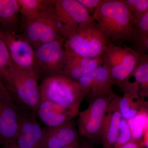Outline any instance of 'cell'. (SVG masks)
<instances>
[{
	"label": "cell",
	"instance_id": "9c48e42d",
	"mask_svg": "<svg viewBox=\"0 0 148 148\" xmlns=\"http://www.w3.org/2000/svg\"><path fill=\"white\" fill-rule=\"evenodd\" d=\"M65 40L61 37L34 48L36 67L48 74V76L62 75L67 57L64 47Z\"/></svg>",
	"mask_w": 148,
	"mask_h": 148
},
{
	"label": "cell",
	"instance_id": "4fadbf2b",
	"mask_svg": "<svg viewBox=\"0 0 148 148\" xmlns=\"http://www.w3.org/2000/svg\"><path fill=\"white\" fill-rule=\"evenodd\" d=\"M39 148H63L79 141L72 119L54 127H42Z\"/></svg>",
	"mask_w": 148,
	"mask_h": 148
},
{
	"label": "cell",
	"instance_id": "3957f363",
	"mask_svg": "<svg viewBox=\"0 0 148 148\" xmlns=\"http://www.w3.org/2000/svg\"><path fill=\"white\" fill-rule=\"evenodd\" d=\"M38 72L35 69L15 66L4 83L16 105L35 115L40 100Z\"/></svg>",
	"mask_w": 148,
	"mask_h": 148
},
{
	"label": "cell",
	"instance_id": "ba28073f",
	"mask_svg": "<svg viewBox=\"0 0 148 148\" xmlns=\"http://www.w3.org/2000/svg\"><path fill=\"white\" fill-rule=\"evenodd\" d=\"M53 6L59 34L65 39L92 17L77 0H56Z\"/></svg>",
	"mask_w": 148,
	"mask_h": 148
},
{
	"label": "cell",
	"instance_id": "d6a6232c",
	"mask_svg": "<svg viewBox=\"0 0 148 148\" xmlns=\"http://www.w3.org/2000/svg\"><path fill=\"white\" fill-rule=\"evenodd\" d=\"M3 148H18L15 143H10L3 145Z\"/></svg>",
	"mask_w": 148,
	"mask_h": 148
},
{
	"label": "cell",
	"instance_id": "7402d4cb",
	"mask_svg": "<svg viewBox=\"0 0 148 148\" xmlns=\"http://www.w3.org/2000/svg\"><path fill=\"white\" fill-rule=\"evenodd\" d=\"M127 121L131 130L132 140L139 141L148 131V113L145 110Z\"/></svg>",
	"mask_w": 148,
	"mask_h": 148
},
{
	"label": "cell",
	"instance_id": "1f68e13d",
	"mask_svg": "<svg viewBox=\"0 0 148 148\" xmlns=\"http://www.w3.org/2000/svg\"><path fill=\"white\" fill-rule=\"evenodd\" d=\"M63 148H80V144L79 141L70 145L65 147Z\"/></svg>",
	"mask_w": 148,
	"mask_h": 148
},
{
	"label": "cell",
	"instance_id": "e0dca14e",
	"mask_svg": "<svg viewBox=\"0 0 148 148\" xmlns=\"http://www.w3.org/2000/svg\"><path fill=\"white\" fill-rule=\"evenodd\" d=\"M103 65L101 57L88 58L72 56L67 53L62 75L72 80H77Z\"/></svg>",
	"mask_w": 148,
	"mask_h": 148
},
{
	"label": "cell",
	"instance_id": "8fae6325",
	"mask_svg": "<svg viewBox=\"0 0 148 148\" xmlns=\"http://www.w3.org/2000/svg\"><path fill=\"white\" fill-rule=\"evenodd\" d=\"M20 108L21 116L15 145L18 148H39L42 128L36 115L28 109Z\"/></svg>",
	"mask_w": 148,
	"mask_h": 148
},
{
	"label": "cell",
	"instance_id": "44dd1931",
	"mask_svg": "<svg viewBox=\"0 0 148 148\" xmlns=\"http://www.w3.org/2000/svg\"><path fill=\"white\" fill-rule=\"evenodd\" d=\"M17 0H0V21L9 27L14 23L19 11Z\"/></svg>",
	"mask_w": 148,
	"mask_h": 148
},
{
	"label": "cell",
	"instance_id": "f1b7e54d",
	"mask_svg": "<svg viewBox=\"0 0 148 148\" xmlns=\"http://www.w3.org/2000/svg\"><path fill=\"white\" fill-rule=\"evenodd\" d=\"M144 147L142 143L139 141L132 140L122 146L120 148H143Z\"/></svg>",
	"mask_w": 148,
	"mask_h": 148
},
{
	"label": "cell",
	"instance_id": "ac0fdd59",
	"mask_svg": "<svg viewBox=\"0 0 148 148\" xmlns=\"http://www.w3.org/2000/svg\"><path fill=\"white\" fill-rule=\"evenodd\" d=\"M148 84V54L140 53L136 66L131 74L118 85L121 90L139 91Z\"/></svg>",
	"mask_w": 148,
	"mask_h": 148
},
{
	"label": "cell",
	"instance_id": "83f0119b",
	"mask_svg": "<svg viewBox=\"0 0 148 148\" xmlns=\"http://www.w3.org/2000/svg\"><path fill=\"white\" fill-rule=\"evenodd\" d=\"M0 100H13L0 76Z\"/></svg>",
	"mask_w": 148,
	"mask_h": 148
},
{
	"label": "cell",
	"instance_id": "d6986e66",
	"mask_svg": "<svg viewBox=\"0 0 148 148\" xmlns=\"http://www.w3.org/2000/svg\"><path fill=\"white\" fill-rule=\"evenodd\" d=\"M123 92V96L120 97L119 106L122 119L128 120L145 110L138 91H124Z\"/></svg>",
	"mask_w": 148,
	"mask_h": 148
},
{
	"label": "cell",
	"instance_id": "6da1fadb",
	"mask_svg": "<svg viewBox=\"0 0 148 148\" xmlns=\"http://www.w3.org/2000/svg\"><path fill=\"white\" fill-rule=\"evenodd\" d=\"M109 42L121 43L135 36L131 14L123 0H102L92 14Z\"/></svg>",
	"mask_w": 148,
	"mask_h": 148
},
{
	"label": "cell",
	"instance_id": "277c9868",
	"mask_svg": "<svg viewBox=\"0 0 148 148\" xmlns=\"http://www.w3.org/2000/svg\"><path fill=\"white\" fill-rule=\"evenodd\" d=\"M40 99L79 113V107L86 93L75 81L62 75L48 76L40 88Z\"/></svg>",
	"mask_w": 148,
	"mask_h": 148
},
{
	"label": "cell",
	"instance_id": "7c38bea8",
	"mask_svg": "<svg viewBox=\"0 0 148 148\" xmlns=\"http://www.w3.org/2000/svg\"><path fill=\"white\" fill-rule=\"evenodd\" d=\"M21 108L13 100H0V143H15L18 135Z\"/></svg>",
	"mask_w": 148,
	"mask_h": 148
},
{
	"label": "cell",
	"instance_id": "4dcf8cb0",
	"mask_svg": "<svg viewBox=\"0 0 148 148\" xmlns=\"http://www.w3.org/2000/svg\"><path fill=\"white\" fill-rule=\"evenodd\" d=\"M143 147L148 148V131L145 133L144 135V141L142 142Z\"/></svg>",
	"mask_w": 148,
	"mask_h": 148
},
{
	"label": "cell",
	"instance_id": "d4e9b609",
	"mask_svg": "<svg viewBox=\"0 0 148 148\" xmlns=\"http://www.w3.org/2000/svg\"><path fill=\"white\" fill-rule=\"evenodd\" d=\"M132 140L131 130L127 120L122 119L114 148H120Z\"/></svg>",
	"mask_w": 148,
	"mask_h": 148
},
{
	"label": "cell",
	"instance_id": "9a60e30c",
	"mask_svg": "<svg viewBox=\"0 0 148 148\" xmlns=\"http://www.w3.org/2000/svg\"><path fill=\"white\" fill-rule=\"evenodd\" d=\"M120 97L116 95L105 113L101 137L103 148H114L116 143L122 119L119 106Z\"/></svg>",
	"mask_w": 148,
	"mask_h": 148
},
{
	"label": "cell",
	"instance_id": "ffe728a7",
	"mask_svg": "<svg viewBox=\"0 0 148 148\" xmlns=\"http://www.w3.org/2000/svg\"><path fill=\"white\" fill-rule=\"evenodd\" d=\"M19 11L23 15L26 21L35 17L50 4L51 1L42 0H17Z\"/></svg>",
	"mask_w": 148,
	"mask_h": 148
},
{
	"label": "cell",
	"instance_id": "8992f818",
	"mask_svg": "<svg viewBox=\"0 0 148 148\" xmlns=\"http://www.w3.org/2000/svg\"><path fill=\"white\" fill-rule=\"evenodd\" d=\"M140 52L130 47H123L109 42L101 56L103 66L110 72L114 84L124 81L138 63Z\"/></svg>",
	"mask_w": 148,
	"mask_h": 148
},
{
	"label": "cell",
	"instance_id": "2e32d148",
	"mask_svg": "<svg viewBox=\"0 0 148 148\" xmlns=\"http://www.w3.org/2000/svg\"><path fill=\"white\" fill-rule=\"evenodd\" d=\"M77 114L49 101L40 99L36 115L45 126L52 127L72 119Z\"/></svg>",
	"mask_w": 148,
	"mask_h": 148
},
{
	"label": "cell",
	"instance_id": "5b68a950",
	"mask_svg": "<svg viewBox=\"0 0 148 148\" xmlns=\"http://www.w3.org/2000/svg\"><path fill=\"white\" fill-rule=\"evenodd\" d=\"M116 95L112 90L91 98L87 108L78 114L77 126L80 135L91 140L101 138L106 110Z\"/></svg>",
	"mask_w": 148,
	"mask_h": 148
},
{
	"label": "cell",
	"instance_id": "4316f807",
	"mask_svg": "<svg viewBox=\"0 0 148 148\" xmlns=\"http://www.w3.org/2000/svg\"><path fill=\"white\" fill-rule=\"evenodd\" d=\"M89 12L93 14L95 10L102 2V0H77Z\"/></svg>",
	"mask_w": 148,
	"mask_h": 148
},
{
	"label": "cell",
	"instance_id": "603a6c76",
	"mask_svg": "<svg viewBox=\"0 0 148 148\" xmlns=\"http://www.w3.org/2000/svg\"><path fill=\"white\" fill-rule=\"evenodd\" d=\"M15 67L7 47L0 36V76L3 83Z\"/></svg>",
	"mask_w": 148,
	"mask_h": 148
},
{
	"label": "cell",
	"instance_id": "52a82bcc",
	"mask_svg": "<svg viewBox=\"0 0 148 148\" xmlns=\"http://www.w3.org/2000/svg\"><path fill=\"white\" fill-rule=\"evenodd\" d=\"M24 37L34 48L61 37L57 26L53 1L34 18L26 21Z\"/></svg>",
	"mask_w": 148,
	"mask_h": 148
},
{
	"label": "cell",
	"instance_id": "7a4b0ae2",
	"mask_svg": "<svg viewBox=\"0 0 148 148\" xmlns=\"http://www.w3.org/2000/svg\"><path fill=\"white\" fill-rule=\"evenodd\" d=\"M109 42L92 17L65 40L64 47L68 55L95 58L101 57Z\"/></svg>",
	"mask_w": 148,
	"mask_h": 148
},
{
	"label": "cell",
	"instance_id": "cb8c5ba5",
	"mask_svg": "<svg viewBox=\"0 0 148 148\" xmlns=\"http://www.w3.org/2000/svg\"><path fill=\"white\" fill-rule=\"evenodd\" d=\"M131 14L133 24L148 11V0H123Z\"/></svg>",
	"mask_w": 148,
	"mask_h": 148
},
{
	"label": "cell",
	"instance_id": "836d02e7",
	"mask_svg": "<svg viewBox=\"0 0 148 148\" xmlns=\"http://www.w3.org/2000/svg\"><path fill=\"white\" fill-rule=\"evenodd\" d=\"M80 148H93L92 146L86 142H83L80 144Z\"/></svg>",
	"mask_w": 148,
	"mask_h": 148
},
{
	"label": "cell",
	"instance_id": "484cf974",
	"mask_svg": "<svg viewBox=\"0 0 148 148\" xmlns=\"http://www.w3.org/2000/svg\"><path fill=\"white\" fill-rule=\"evenodd\" d=\"M136 31L135 36H138V40L148 36V11L135 23Z\"/></svg>",
	"mask_w": 148,
	"mask_h": 148
},
{
	"label": "cell",
	"instance_id": "5bb4252c",
	"mask_svg": "<svg viewBox=\"0 0 148 148\" xmlns=\"http://www.w3.org/2000/svg\"><path fill=\"white\" fill-rule=\"evenodd\" d=\"M90 98L112 91L114 84L110 72L103 65L76 81Z\"/></svg>",
	"mask_w": 148,
	"mask_h": 148
},
{
	"label": "cell",
	"instance_id": "f546056e",
	"mask_svg": "<svg viewBox=\"0 0 148 148\" xmlns=\"http://www.w3.org/2000/svg\"><path fill=\"white\" fill-rule=\"evenodd\" d=\"M140 43L144 46V47L148 51V36H147L139 40Z\"/></svg>",
	"mask_w": 148,
	"mask_h": 148
},
{
	"label": "cell",
	"instance_id": "30bf717a",
	"mask_svg": "<svg viewBox=\"0 0 148 148\" xmlns=\"http://www.w3.org/2000/svg\"><path fill=\"white\" fill-rule=\"evenodd\" d=\"M0 36L5 42L15 66L36 69L34 48L25 37L16 36L8 30H0Z\"/></svg>",
	"mask_w": 148,
	"mask_h": 148
}]
</instances>
